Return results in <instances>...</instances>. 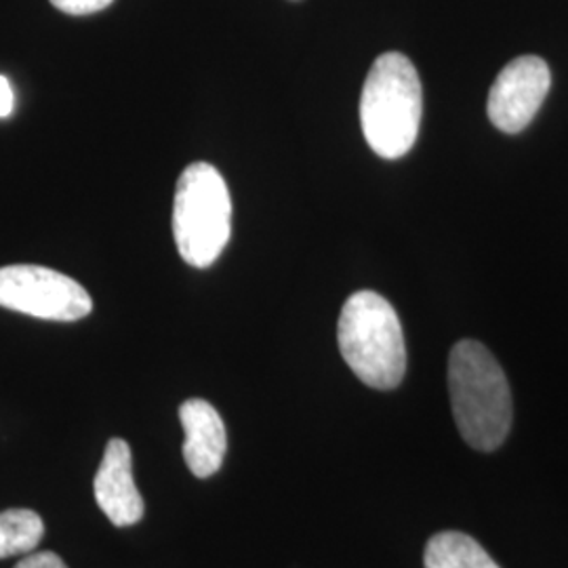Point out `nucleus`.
<instances>
[{
    "label": "nucleus",
    "instance_id": "f257e3e1",
    "mask_svg": "<svg viewBox=\"0 0 568 568\" xmlns=\"http://www.w3.org/2000/svg\"><path fill=\"white\" fill-rule=\"evenodd\" d=\"M453 417L467 445L483 453L501 447L511 429V392L497 358L480 342L464 339L448 356Z\"/></svg>",
    "mask_w": 568,
    "mask_h": 568
},
{
    "label": "nucleus",
    "instance_id": "f03ea898",
    "mask_svg": "<svg viewBox=\"0 0 568 568\" xmlns=\"http://www.w3.org/2000/svg\"><path fill=\"white\" fill-rule=\"evenodd\" d=\"M424 114L419 74L403 53H384L368 70L361 122L368 148L387 161L403 159L417 142Z\"/></svg>",
    "mask_w": 568,
    "mask_h": 568
},
{
    "label": "nucleus",
    "instance_id": "7ed1b4c3",
    "mask_svg": "<svg viewBox=\"0 0 568 568\" xmlns=\"http://www.w3.org/2000/svg\"><path fill=\"white\" fill-rule=\"evenodd\" d=\"M337 342L345 363L365 386H400L406 373L405 333L396 310L379 293L349 295L339 314Z\"/></svg>",
    "mask_w": 568,
    "mask_h": 568
},
{
    "label": "nucleus",
    "instance_id": "20e7f679",
    "mask_svg": "<svg viewBox=\"0 0 568 568\" xmlns=\"http://www.w3.org/2000/svg\"><path fill=\"white\" fill-rule=\"evenodd\" d=\"M232 234V199L222 173L209 163L190 164L175 187L173 236L183 262L209 267Z\"/></svg>",
    "mask_w": 568,
    "mask_h": 568
},
{
    "label": "nucleus",
    "instance_id": "39448f33",
    "mask_svg": "<svg viewBox=\"0 0 568 568\" xmlns=\"http://www.w3.org/2000/svg\"><path fill=\"white\" fill-rule=\"evenodd\" d=\"M0 305L42 321L74 323L91 314V295L74 278L42 265L0 267Z\"/></svg>",
    "mask_w": 568,
    "mask_h": 568
},
{
    "label": "nucleus",
    "instance_id": "423d86ee",
    "mask_svg": "<svg viewBox=\"0 0 568 568\" xmlns=\"http://www.w3.org/2000/svg\"><path fill=\"white\" fill-rule=\"evenodd\" d=\"M551 74L548 63L537 55L509 61L488 91L490 122L504 133L525 131L548 98Z\"/></svg>",
    "mask_w": 568,
    "mask_h": 568
},
{
    "label": "nucleus",
    "instance_id": "0eeeda50",
    "mask_svg": "<svg viewBox=\"0 0 568 568\" xmlns=\"http://www.w3.org/2000/svg\"><path fill=\"white\" fill-rule=\"evenodd\" d=\"M95 501L114 527H133L143 518V497L133 478V453L126 440L112 438L95 474Z\"/></svg>",
    "mask_w": 568,
    "mask_h": 568
},
{
    "label": "nucleus",
    "instance_id": "6e6552de",
    "mask_svg": "<svg viewBox=\"0 0 568 568\" xmlns=\"http://www.w3.org/2000/svg\"><path fill=\"white\" fill-rule=\"evenodd\" d=\"M185 440L183 459L196 478H209L220 471L227 450V436L222 415L203 398H190L180 406Z\"/></svg>",
    "mask_w": 568,
    "mask_h": 568
},
{
    "label": "nucleus",
    "instance_id": "1a4fd4ad",
    "mask_svg": "<svg viewBox=\"0 0 568 568\" xmlns=\"http://www.w3.org/2000/svg\"><path fill=\"white\" fill-rule=\"evenodd\" d=\"M424 565L426 568H499L487 549L459 530L436 532L427 541Z\"/></svg>",
    "mask_w": 568,
    "mask_h": 568
},
{
    "label": "nucleus",
    "instance_id": "9d476101",
    "mask_svg": "<svg viewBox=\"0 0 568 568\" xmlns=\"http://www.w3.org/2000/svg\"><path fill=\"white\" fill-rule=\"evenodd\" d=\"M42 518L32 509L0 511V558L28 554L41 544Z\"/></svg>",
    "mask_w": 568,
    "mask_h": 568
},
{
    "label": "nucleus",
    "instance_id": "9b49d317",
    "mask_svg": "<svg viewBox=\"0 0 568 568\" xmlns=\"http://www.w3.org/2000/svg\"><path fill=\"white\" fill-rule=\"evenodd\" d=\"M114 0H51L55 9L68 16H93L108 9Z\"/></svg>",
    "mask_w": 568,
    "mask_h": 568
},
{
    "label": "nucleus",
    "instance_id": "f8f14e48",
    "mask_svg": "<svg viewBox=\"0 0 568 568\" xmlns=\"http://www.w3.org/2000/svg\"><path fill=\"white\" fill-rule=\"evenodd\" d=\"M16 568H68L55 551H37L26 556Z\"/></svg>",
    "mask_w": 568,
    "mask_h": 568
},
{
    "label": "nucleus",
    "instance_id": "ddd939ff",
    "mask_svg": "<svg viewBox=\"0 0 568 568\" xmlns=\"http://www.w3.org/2000/svg\"><path fill=\"white\" fill-rule=\"evenodd\" d=\"M13 103H16L13 87L0 74V119H7L13 112Z\"/></svg>",
    "mask_w": 568,
    "mask_h": 568
}]
</instances>
